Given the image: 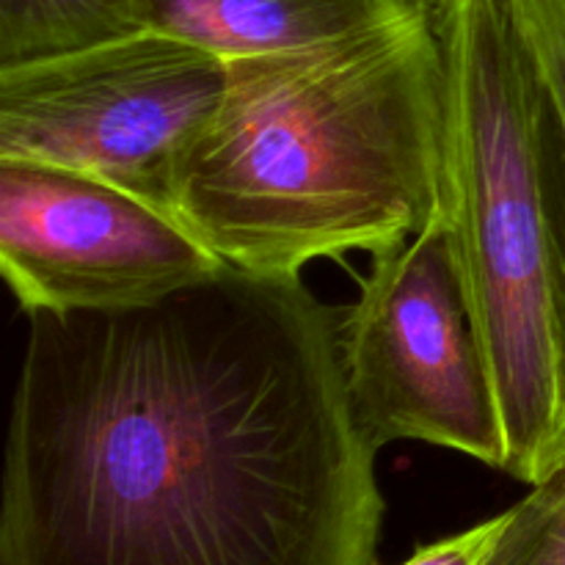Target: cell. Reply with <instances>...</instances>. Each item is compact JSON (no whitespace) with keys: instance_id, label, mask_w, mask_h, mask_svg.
Instances as JSON below:
<instances>
[{"instance_id":"1","label":"cell","mask_w":565,"mask_h":565,"mask_svg":"<svg viewBox=\"0 0 565 565\" xmlns=\"http://www.w3.org/2000/svg\"><path fill=\"white\" fill-rule=\"evenodd\" d=\"M28 320L0 565H379V447L301 276Z\"/></svg>"},{"instance_id":"2","label":"cell","mask_w":565,"mask_h":565,"mask_svg":"<svg viewBox=\"0 0 565 565\" xmlns=\"http://www.w3.org/2000/svg\"><path fill=\"white\" fill-rule=\"evenodd\" d=\"M447 86L434 9L301 53L226 61L169 213L232 268L301 276L445 215Z\"/></svg>"},{"instance_id":"3","label":"cell","mask_w":565,"mask_h":565,"mask_svg":"<svg viewBox=\"0 0 565 565\" xmlns=\"http://www.w3.org/2000/svg\"><path fill=\"white\" fill-rule=\"evenodd\" d=\"M445 55V221L483 340L511 478L565 452V307L535 141V83L508 0H434Z\"/></svg>"},{"instance_id":"4","label":"cell","mask_w":565,"mask_h":565,"mask_svg":"<svg viewBox=\"0 0 565 565\" xmlns=\"http://www.w3.org/2000/svg\"><path fill=\"white\" fill-rule=\"evenodd\" d=\"M353 417L375 447L425 441L505 467V428L445 215L373 254L340 320Z\"/></svg>"},{"instance_id":"5","label":"cell","mask_w":565,"mask_h":565,"mask_svg":"<svg viewBox=\"0 0 565 565\" xmlns=\"http://www.w3.org/2000/svg\"><path fill=\"white\" fill-rule=\"evenodd\" d=\"M226 61L160 31L0 70V160L61 166L169 213Z\"/></svg>"},{"instance_id":"6","label":"cell","mask_w":565,"mask_h":565,"mask_svg":"<svg viewBox=\"0 0 565 565\" xmlns=\"http://www.w3.org/2000/svg\"><path fill=\"white\" fill-rule=\"evenodd\" d=\"M224 265L147 199L61 166L0 160V270L25 315L147 307Z\"/></svg>"},{"instance_id":"7","label":"cell","mask_w":565,"mask_h":565,"mask_svg":"<svg viewBox=\"0 0 565 565\" xmlns=\"http://www.w3.org/2000/svg\"><path fill=\"white\" fill-rule=\"evenodd\" d=\"M149 31L185 39L221 61L351 42L434 9V0H138Z\"/></svg>"},{"instance_id":"8","label":"cell","mask_w":565,"mask_h":565,"mask_svg":"<svg viewBox=\"0 0 565 565\" xmlns=\"http://www.w3.org/2000/svg\"><path fill=\"white\" fill-rule=\"evenodd\" d=\"M535 83V141L565 307V0H508Z\"/></svg>"},{"instance_id":"9","label":"cell","mask_w":565,"mask_h":565,"mask_svg":"<svg viewBox=\"0 0 565 565\" xmlns=\"http://www.w3.org/2000/svg\"><path fill=\"white\" fill-rule=\"evenodd\" d=\"M143 31L138 0H0V70Z\"/></svg>"},{"instance_id":"10","label":"cell","mask_w":565,"mask_h":565,"mask_svg":"<svg viewBox=\"0 0 565 565\" xmlns=\"http://www.w3.org/2000/svg\"><path fill=\"white\" fill-rule=\"evenodd\" d=\"M508 513L505 533L486 565H565V452Z\"/></svg>"},{"instance_id":"11","label":"cell","mask_w":565,"mask_h":565,"mask_svg":"<svg viewBox=\"0 0 565 565\" xmlns=\"http://www.w3.org/2000/svg\"><path fill=\"white\" fill-rule=\"evenodd\" d=\"M511 513H497L475 527L461 530L456 535L434 541V544L417 546L401 565H486L497 541L505 533Z\"/></svg>"}]
</instances>
